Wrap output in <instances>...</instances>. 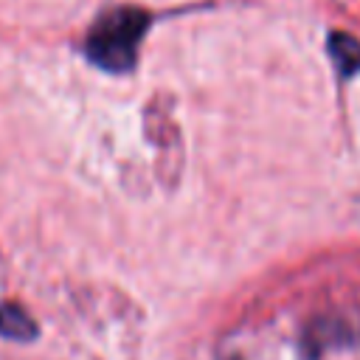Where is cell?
<instances>
[{"instance_id":"cell-2","label":"cell","mask_w":360,"mask_h":360,"mask_svg":"<svg viewBox=\"0 0 360 360\" xmlns=\"http://www.w3.org/2000/svg\"><path fill=\"white\" fill-rule=\"evenodd\" d=\"M0 335L17 343H28L37 338V321L14 301H6L0 307Z\"/></svg>"},{"instance_id":"cell-1","label":"cell","mask_w":360,"mask_h":360,"mask_svg":"<svg viewBox=\"0 0 360 360\" xmlns=\"http://www.w3.org/2000/svg\"><path fill=\"white\" fill-rule=\"evenodd\" d=\"M149 28V14L135 6L104 11L87 31L84 53L107 73H127L138 59V45Z\"/></svg>"},{"instance_id":"cell-3","label":"cell","mask_w":360,"mask_h":360,"mask_svg":"<svg viewBox=\"0 0 360 360\" xmlns=\"http://www.w3.org/2000/svg\"><path fill=\"white\" fill-rule=\"evenodd\" d=\"M329 53L340 76H354L360 73V42L349 37L346 31H332L329 37Z\"/></svg>"}]
</instances>
